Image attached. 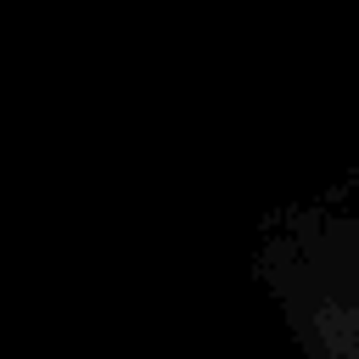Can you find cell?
<instances>
[{
  "label": "cell",
  "mask_w": 359,
  "mask_h": 359,
  "mask_svg": "<svg viewBox=\"0 0 359 359\" xmlns=\"http://www.w3.org/2000/svg\"><path fill=\"white\" fill-rule=\"evenodd\" d=\"M275 252V286L309 359H359V196L314 202Z\"/></svg>",
  "instance_id": "cell-1"
}]
</instances>
